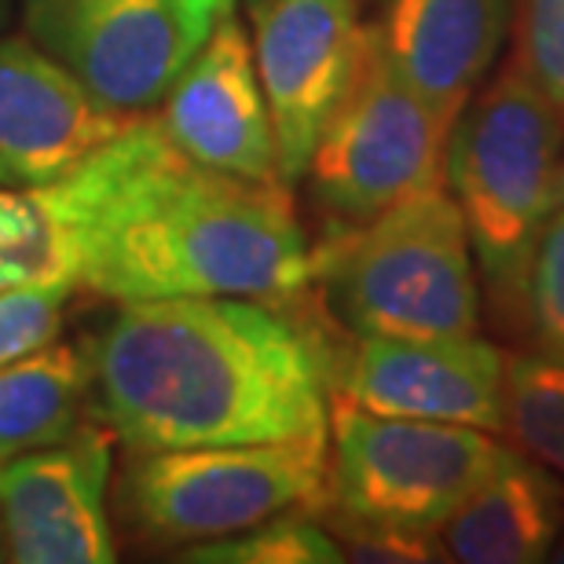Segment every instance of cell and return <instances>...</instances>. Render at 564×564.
Wrapping results in <instances>:
<instances>
[{"mask_svg": "<svg viewBox=\"0 0 564 564\" xmlns=\"http://www.w3.org/2000/svg\"><path fill=\"white\" fill-rule=\"evenodd\" d=\"M30 195L48 228L55 279L118 304L162 297L279 304L315 272L286 184H257L195 162L154 115L132 118Z\"/></svg>", "mask_w": 564, "mask_h": 564, "instance_id": "obj_1", "label": "cell"}, {"mask_svg": "<svg viewBox=\"0 0 564 564\" xmlns=\"http://www.w3.org/2000/svg\"><path fill=\"white\" fill-rule=\"evenodd\" d=\"M330 352L257 297H162L96 341V411L132 455L326 436Z\"/></svg>", "mask_w": 564, "mask_h": 564, "instance_id": "obj_2", "label": "cell"}, {"mask_svg": "<svg viewBox=\"0 0 564 564\" xmlns=\"http://www.w3.org/2000/svg\"><path fill=\"white\" fill-rule=\"evenodd\" d=\"M561 143L564 121L517 55L451 126L444 180L506 326H528L535 246L557 209Z\"/></svg>", "mask_w": 564, "mask_h": 564, "instance_id": "obj_3", "label": "cell"}, {"mask_svg": "<svg viewBox=\"0 0 564 564\" xmlns=\"http://www.w3.org/2000/svg\"><path fill=\"white\" fill-rule=\"evenodd\" d=\"M364 337H469L480 326L473 242L455 195L422 191L375 220L341 228L315 272Z\"/></svg>", "mask_w": 564, "mask_h": 564, "instance_id": "obj_4", "label": "cell"}, {"mask_svg": "<svg viewBox=\"0 0 564 564\" xmlns=\"http://www.w3.org/2000/svg\"><path fill=\"white\" fill-rule=\"evenodd\" d=\"M499 455L502 444L484 429L392 419L334 397L326 495L337 528L433 539Z\"/></svg>", "mask_w": 564, "mask_h": 564, "instance_id": "obj_5", "label": "cell"}, {"mask_svg": "<svg viewBox=\"0 0 564 564\" xmlns=\"http://www.w3.org/2000/svg\"><path fill=\"white\" fill-rule=\"evenodd\" d=\"M326 469V436L154 451L129 466L121 510L132 532L154 546L209 543L279 513L319 510Z\"/></svg>", "mask_w": 564, "mask_h": 564, "instance_id": "obj_6", "label": "cell"}, {"mask_svg": "<svg viewBox=\"0 0 564 564\" xmlns=\"http://www.w3.org/2000/svg\"><path fill=\"white\" fill-rule=\"evenodd\" d=\"M451 129L403 82L378 26H364L352 74L315 140V198L348 228L444 187Z\"/></svg>", "mask_w": 564, "mask_h": 564, "instance_id": "obj_7", "label": "cell"}, {"mask_svg": "<svg viewBox=\"0 0 564 564\" xmlns=\"http://www.w3.org/2000/svg\"><path fill=\"white\" fill-rule=\"evenodd\" d=\"M506 356L469 337H364L330 359V397L392 419L502 433Z\"/></svg>", "mask_w": 564, "mask_h": 564, "instance_id": "obj_8", "label": "cell"}, {"mask_svg": "<svg viewBox=\"0 0 564 564\" xmlns=\"http://www.w3.org/2000/svg\"><path fill=\"white\" fill-rule=\"evenodd\" d=\"M115 466L110 429H74L48 447L0 462V528L8 561L107 564L118 557L107 488Z\"/></svg>", "mask_w": 564, "mask_h": 564, "instance_id": "obj_9", "label": "cell"}, {"mask_svg": "<svg viewBox=\"0 0 564 564\" xmlns=\"http://www.w3.org/2000/svg\"><path fill=\"white\" fill-rule=\"evenodd\" d=\"M33 30L107 110L140 118L195 55L173 0H33Z\"/></svg>", "mask_w": 564, "mask_h": 564, "instance_id": "obj_10", "label": "cell"}, {"mask_svg": "<svg viewBox=\"0 0 564 564\" xmlns=\"http://www.w3.org/2000/svg\"><path fill=\"white\" fill-rule=\"evenodd\" d=\"M253 19V59L275 129L279 176L297 184L352 74L364 26L356 0H264Z\"/></svg>", "mask_w": 564, "mask_h": 564, "instance_id": "obj_11", "label": "cell"}, {"mask_svg": "<svg viewBox=\"0 0 564 564\" xmlns=\"http://www.w3.org/2000/svg\"><path fill=\"white\" fill-rule=\"evenodd\" d=\"M162 126L195 162L257 184H282L275 129L257 77L253 44L228 15L202 41L165 93Z\"/></svg>", "mask_w": 564, "mask_h": 564, "instance_id": "obj_12", "label": "cell"}, {"mask_svg": "<svg viewBox=\"0 0 564 564\" xmlns=\"http://www.w3.org/2000/svg\"><path fill=\"white\" fill-rule=\"evenodd\" d=\"M129 121L33 41L0 37V187L52 184Z\"/></svg>", "mask_w": 564, "mask_h": 564, "instance_id": "obj_13", "label": "cell"}, {"mask_svg": "<svg viewBox=\"0 0 564 564\" xmlns=\"http://www.w3.org/2000/svg\"><path fill=\"white\" fill-rule=\"evenodd\" d=\"M517 0H386L381 41L414 93L451 129L502 48Z\"/></svg>", "mask_w": 564, "mask_h": 564, "instance_id": "obj_14", "label": "cell"}, {"mask_svg": "<svg viewBox=\"0 0 564 564\" xmlns=\"http://www.w3.org/2000/svg\"><path fill=\"white\" fill-rule=\"evenodd\" d=\"M564 528V488L521 451L502 447L499 462L469 499L440 524V561L535 564L546 561Z\"/></svg>", "mask_w": 564, "mask_h": 564, "instance_id": "obj_15", "label": "cell"}, {"mask_svg": "<svg viewBox=\"0 0 564 564\" xmlns=\"http://www.w3.org/2000/svg\"><path fill=\"white\" fill-rule=\"evenodd\" d=\"M88 378L82 352L55 341L0 364V462L70 436Z\"/></svg>", "mask_w": 564, "mask_h": 564, "instance_id": "obj_16", "label": "cell"}, {"mask_svg": "<svg viewBox=\"0 0 564 564\" xmlns=\"http://www.w3.org/2000/svg\"><path fill=\"white\" fill-rule=\"evenodd\" d=\"M502 433L564 488V359L550 352L506 359Z\"/></svg>", "mask_w": 564, "mask_h": 564, "instance_id": "obj_17", "label": "cell"}, {"mask_svg": "<svg viewBox=\"0 0 564 564\" xmlns=\"http://www.w3.org/2000/svg\"><path fill=\"white\" fill-rule=\"evenodd\" d=\"M315 510H290L272 521L253 524L246 532L209 539L187 550L184 561L202 564H341L345 550L326 532L323 524L312 521Z\"/></svg>", "mask_w": 564, "mask_h": 564, "instance_id": "obj_18", "label": "cell"}, {"mask_svg": "<svg viewBox=\"0 0 564 564\" xmlns=\"http://www.w3.org/2000/svg\"><path fill=\"white\" fill-rule=\"evenodd\" d=\"M70 293L74 286L66 279L19 282V286L0 290V364L52 345Z\"/></svg>", "mask_w": 564, "mask_h": 564, "instance_id": "obj_19", "label": "cell"}, {"mask_svg": "<svg viewBox=\"0 0 564 564\" xmlns=\"http://www.w3.org/2000/svg\"><path fill=\"white\" fill-rule=\"evenodd\" d=\"M55 279L48 228L37 209V202L15 191H0V290L19 286V282H44Z\"/></svg>", "mask_w": 564, "mask_h": 564, "instance_id": "obj_20", "label": "cell"}, {"mask_svg": "<svg viewBox=\"0 0 564 564\" xmlns=\"http://www.w3.org/2000/svg\"><path fill=\"white\" fill-rule=\"evenodd\" d=\"M528 330L539 348L564 359V206L546 220L528 279Z\"/></svg>", "mask_w": 564, "mask_h": 564, "instance_id": "obj_21", "label": "cell"}, {"mask_svg": "<svg viewBox=\"0 0 564 564\" xmlns=\"http://www.w3.org/2000/svg\"><path fill=\"white\" fill-rule=\"evenodd\" d=\"M517 63L535 77L564 121V0H521Z\"/></svg>", "mask_w": 564, "mask_h": 564, "instance_id": "obj_22", "label": "cell"}, {"mask_svg": "<svg viewBox=\"0 0 564 564\" xmlns=\"http://www.w3.org/2000/svg\"><path fill=\"white\" fill-rule=\"evenodd\" d=\"M180 19H184V33L191 48H202V41L220 26L224 19L235 15V0H173Z\"/></svg>", "mask_w": 564, "mask_h": 564, "instance_id": "obj_23", "label": "cell"}, {"mask_svg": "<svg viewBox=\"0 0 564 564\" xmlns=\"http://www.w3.org/2000/svg\"><path fill=\"white\" fill-rule=\"evenodd\" d=\"M557 206H564V162H561V173H557Z\"/></svg>", "mask_w": 564, "mask_h": 564, "instance_id": "obj_24", "label": "cell"}, {"mask_svg": "<svg viewBox=\"0 0 564 564\" xmlns=\"http://www.w3.org/2000/svg\"><path fill=\"white\" fill-rule=\"evenodd\" d=\"M550 557H554V561H564V539H557L554 550H550Z\"/></svg>", "mask_w": 564, "mask_h": 564, "instance_id": "obj_25", "label": "cell"}, {"mask_svg": "<svg viewBox=\"0 0 564 564\" xmlns=\"http://www.w3.org/2000/svg\"><path fill=\"white\" fill-rule=\"evenodd\" d=\"M0 561H8V546H4V528H0Z\"/></svg>", "mask_w": 564, "mask_h": 564, "instance_id": "obj_26", "label": "cell"}, {"mask_svg": "<svg viewBox=\"0 0 564 564\" xmlns=\"http://www.w3.org/2000/svg\"><path fill=\"white\" fill-rule=\"evenodd\" d=\"M246 4H250V11H253V15H257V11L264 8V0H246Z\"/></svg>", "mask_w": 564, "mask_h": 564, "instance_id": "obj_27", "label": "cell"}, {"mask_svg": "<svg viewBox=\"0 0 564 564\" xmlns=\"http://www.w3.org/2000/svg\"><path fill=\"white\" fill-rule=\"evenodd\" d=\"M4 19H8V0H0V26H4Z\"/></svg>", "mask_w": 564, "mask_h": 564, "instance_id": "obj_28", "label": "cell"}]
</instances>
